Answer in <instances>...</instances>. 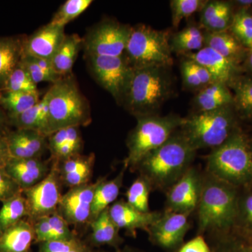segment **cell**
<instances>
[{
    "mask_svg": "<svg viewBox=\"0 0 252 252\" xmlns=\"http://www.w3.org/2000/svg\"><path fill=\"white\" fill-rule=\"evenodd\" d=\"M196 150L177 130L158 148L142 159L137 167L152 189L166 192L190 167Z\"/></svg>",
    "mask_w": 252,
    "mask_h": 252,
    "instance_id": "1",
    "label": "cell"
},
{
    "mask_svg": "<svg viewBox=\"0 0 252 252\" xmlns=\"http://www.w3.org/2000/svg\"><path fill=\"white\" fill-rule=\"evenodd\" d=\"M235 187L207 173L203 177L198 210L201 233L214 235L233 229L238 217V198Z\"/></svg>",
    "mask_w": 252,
    "mask_h": 252,
    "instance_id": "2",
    "label": "cell"
},
{
    "mask_svg": "<svg viewBox=\"0 0 252 252\" xmlns=\"http://www.w3.org/2000/svg\"><path fill=\"white\" fill-rule=\"evenodd\" d=\"M170 67L133 68L123 105L136 118L155 115L173 92Z\"/></svg>",
    "mask_w": 252,
    "mask_h": 252,
    "instance_id": "3",
    "label": "cell"
},
{
    "mask_svg": "<svg viewBox=\"0 0 252 252\" xmlns=\"http://www.w3.org/2000/svg\"><path fill=\"white\" fill-rule=\"evenodd\" d=\"M207 173L237 188L252 183L251 146L239 129L207 157Z\"/></svg>",
    "mask_w": 252,
    "mask_h": 252,
    "instance_id": "4",
    "label": "cell"
},
{
    "mask_svg": "<svg viewBox=\"0 0 252 252\" xmlns=\"http://www.w3.org/2000/svg\"><path fill=\"white\" fill-rule=\"evenodd\" d=\"M49 97V136L69 127L91 122L90 107L72 74L62 77L46 92Z\"/></svg>",
    "mask_w": 252,
    "mask_h": 252,
    "instance_id": "5",
    "label": "cell"
},
{
    "mask_svg": "<svg viewBox=\"0 0 252 252\" xmlns=\"http://www.w3.org/2000/svg\"><path fill=\"white\" fill-rule=\"evenodd\" d=\"M137 125L127 136V156L124 160L126 170L136 171L142 159L165 143L180 128L183 118L175 114H158L137 118Z\"/></svg>",
    "mask_w": 252,
    "mask_h": 252,
    "instance_id": "6",
    "label": "cell"
},
{
    "mask_svg": "<svg viewBox=\"0 0 252 252\" xmlns=\"http://www.w3.org/2000/svg\"><path fill=\"white\" fill-rule=\"evenodd\" d=\"M233 106L183 118L180 131L195 150L220 147L236 131Z\"/></svg>",
    "mask_w": 252,
    "mask_h": 252,
    "instance_id": "7",
    "label": "cell"
},
{
    "mask_svg": "<svg viewBox=\"0 0 252 252\" xmlns=\"http://www.w3.org/2000/svg\"><path fill=\"white\" fill-rule=\"evenodd\" d=\"M170 33L158 31L144 24L132 27L124 55L132 68L170 67L173 64Z\"/></svg>",
    "mask_w": 252,
    "mask_h": 252,
    "instance_id": "8",
    "label": "cell"
},
{
    "mask_svg": "<svg viewBox=\"0 0 252 252\" xmlns=\"http://www.w3.org/2000/svg\"><path fill=\"white\" fill-rule=\"evenodd\" d=\"M85 59L91 74L99 85L108 91L118 104H123L133 71L125 55H85Z\"/></svg>",
    "mask_w": 252,
    "mask_h": 252,
    "instance_id": "9",
    "label": "cell"
},
{
    "mask_svg": "<svg viewBox=\"0 0 252 252\" xmlns=\"http://www.w3.org/2000/svg\"><path fill=\"white\" fill-rule=\"evenodd\" d=\"M132 27L104 20L89 29L82 39L87 56H121L125 53Z\"/></svg>",
    "mask_w": 252,
    "mask_h": 252,
    "instance_id": "10",
    "label": "cell"
},
{
    "mask_svg": "<svg viewBox=\"0 0 252 252\" xmlns=\"http://www.w3.org/2000/svg\"><path fill=\"white\" fill-rule=\"evenodd\" d=\"M62 183L56 167L51 164V171L41 182L22 190L27 201L32 223L57 211L62 198Z\"/></svg>",
    "mask_w": 252,
    "mask_h": 252,
    "instance_id": "11",
    "label": "cell"
},
{
    "mask_svg": "<svg viewBox=\"0 0 252 252\" xmlns=\"http://www.w3.org/2000/svg\"><path fill=\"white\" fill-rule=\"evenodd\" d=\"M203 185V176L194 167L166 191V210L190 215L198 207Z\"/></svg>",
    "mask_w": 252,
    "mask_h": 252,
    "instance_id": "12",
    "label": "cell"
},
{
    "mask_svg": "<svg viewBox=\"0 0 252 252\" xmlns=\"http://www.w3.org/2000/svg\"><path fill=\"white\" fill-rule=\"evenodd\" d=\"M98 182L97 179L94 183L69 189L63 194L57 212L68 224L76 227L89 225L94 193Z\"/></svg>",
    "mask_w": 252,
    "mask_h": 252,
    "instance_id": "13",
    "label": "cell"
},
{
    "mask_svg": "<svg viewBox=\"0 0 252 252\" xmlns=\"http://www.w3.org/2000/svg\"><path fill=\"white\" fill-rule=\"evenodd\" d=\"M186 214L165 211L149 227L147 233L150 241L167 251L180 249L190 228Z\"/></svg>",
    "mask_w": 252,
    "mask_h": 252,
    "instance_id": "14",
    "label": "cell"
},
{
    "mask_svg": "<svg viewBox=\"0 0 252 252\" xmlns=\"http://www.w3.org/2000/svg\"><path fill=\"white\" fill-rule=\"evenodd\" d=\"M65 36L64 28L49 23L23 39V56L51 61Z\"/></svg>",
    "mask_w": 252,
    "mask_h": 252,
    "instance_id": "15",
    "label": "cell"
},
{
    "mask_svg": "<svg viewBox=\"0 0 252 252\" xmlns=\"http://www.w3.org/2000/svg\"><path fill=\"white\" fill-rule=\"evenodd\" d=\"M109 212L118 228L125 230L126 234L132 238H136L137 230L147 232L150 225L161 215L158 212L139 211L123 199L113 203Z\"/></svg>",
    "mask_w": 252,
    "mask_h": 252,
    "instance_id": "16",
    "label": "cell"
},
{
    "mask_svg": "<svg viewBox=\"0 0 252 252\" xmlns=\"http://www.w3.org/2000/svg\"><path fill=\"white\" fill-rule=\"evenodd\" d=\"M5 137L11 158H41L49 150L47 136L37 131L16 129L8 131Z\"/></svg>",
    "mask_w": 252,
    "mask_h": 252,
    "instance_id": "17",
    "label": "cell"
},
{
    "mask_svg": "<svg viewBox=\"0 0 252 252\" xmlns=\"http://www.w3.org/2000/svg\"><path fill=\"white\" fill-rule=\"evenodd\" d=\"M95 162L94 153L77 155L59 162H51L57 170L63 186L72 189L90 183Z\"/></svg>",
    "mask_w": 252,
    "mask_h": 252,
    "instance_id": "18",
    "label": "cell"
},
{
    "mask_svg": "<svg viewBox=\"0 0 252 252\" xmlns=\"http://www.w3.org/2000/svg\"><path fill=\"white\" fill-rule=\"evenodd\" d=\"M51 169V160L41 158L11 159L4 170L23 190L31 188L45 179Z\"/></svg>",
    "mask_w": 252,
    "mask_h": 252,
    "instance_id": "19",
    "label": "cell"
},
{
    "mask_svg": "<svg viewBox=\"0 0 252 252\" xmlns=\"http://www.w3.org/2000/svg\"><path fill=\"white\" fill-rule=\"evenodd\" d=\"M185 56L205 68L213 78L215 82L228 86L240 75V66L230 62L221 55L206 46L196 52L185 55Z\"/></svg>",
    "mask_w": 252,
    "mask_h": 252,
    "instance_id": "20",
    "label": "cell"
},
{
    "mask_svg": "<svg viewBox=\"0 0 252 252\" xmlns=\"http://www.w3.org/2000/svg\"><path fill=\"white\" fill-rule=\"evenodd\" d=\"M109 208L89 223L91 232L86 241L94 248L107 245L117 250L121 248L124 240L119 234L120 229L110 216Z\"/></svg>",
    "mask_w": 252,
    "mask_h": 252,
    "instance_id": "21",
    "label": "cell"
},
{
    "mask_svg": "<svg viewBox=\"0 0 252 252\" xmlns=\"http://www.w3.org/2000/svg\"><path fill=\"white\" fill-rule=\"evenodd\" d=\"M204 46L210 48L230 62L240 66L246 59L248 49L243 46L231 33L204 32Z\"/></svg>",
    "mask_w": 252,
    "mask_h": 252,
    "instance_id": "22",
    "label": "cell"
},
{
    "mask_svg": "<svg viewBox=\"0 0 252 252\" xmlns=\"http://www.w3.org/2000/svg\"><path fill=\"white\" fill-rule=\"evenodd\" d=\"M34 242L32 223L24 219L0 234V252H32Z\"/></svg>",
    "mask_w": 252,
    "mask_h": 252,
    "instance_id": "23",
    "label": "cell"
},
{
    "mask_svg": "<svg viewBox=\"0 0 252 252\" xmlns=\"http://www.w3.org/2000/svg\"><path fill=\"white\" fill-rule=\"evenodd\" d=\"M35 242L34 244L61 241L77 236L69 225L57 211L33 222Z\"/></svg>",
    "mask_w": 252,
    "mask_h": 252,
    "instance_id": "24",
    "label": "cell"
},
{
    "mask_svg": "<svg viewBox=\"0 0 252 252\" xmlns=\"http://www.w3.org/2000/svg\"><path fill=\"white\" fill-rule=\"evenodd\" d=\"M233 7L229 2L219 0L207 1L201 10L200 23L206 32H220L230 29Z\"/></svg>",
    "mask_w": 252,
    "mask_h": 252,
    "instance_id": "25",
    "label": "cell"
},
{
    "mask_svg": "<svg viewBox=\"0 0 252 252\" xmlns=\"http://www.w3.org/2000/svg\"><path fill=\"white\" fill-rule=\"evenodd\" d=\"M197 93L193 99L196 112H211L233 106V94L225 84L214 82Z\"/></svg>",
    "mask_w": 252,
    "mask_h": 252,
    "instance_id": "26",
    "label": "cell"
},
{
    "mask_svg": "<svg viewBox=\"0 0 252 252\" xmlns=\"http://www.w3.org/2000/svg\"><path fill=\"white\" fill-rule=\"evenodd\" d=\"M126 170L124 167L119 175L111 180H107V177L98 178V185L96 187L93 200L90 223L115 203L120 193Z\"/></svg>",
    "mask_w": 252,
    "mask_h": 252,
    "instance_id": "27",
    "label": "cell"
},
{
    "mask_svg": "<svg viewBox=\"0 0 252 252\" xmlns=\"http://www.w3.org/2000/svg\"><path fill=\"white\" fill-rule=\"evenodd\" d=\"M47 94L35 105L27 111L9 119V125L16 129H28L49 135V107Z\"/></svg>",
    "mask_w": 252,
    "mask_h": 252,
    "instance_id": "28",
    "label": "cell"
},
{
    "mask_svg": "<svg viewBox=\"0 0 252 252\" xmlns=\"http://www.w3.org/2000/svg\"><path fill=\"white\" fill-rule=\"evenodd\" d=\"M82 38L78 34H69L64 37L51 61L54 72L60 77H64L72 72L78 54L82 48Z\"/></svg>",
    "mask_w": 252,
    "mask_h": 252,
    "instance_id": "29",
    "label": "cell"
},
{
    "mask_svg": "<svg viewBox=\"0 0 252 252\" xmlns=\"http://www.w3.org/2000/svg\"><path fill=\"white\" fill-rule=\"evenodd\" d=\"M23 56V39L0 37V91Z\"/></svg>",
    "mask_w": 252,
    "mask_h": 252,
    "instance_id": "30",
    "label": "cell"
},
{
    "mask_svg": "<svg viewBox=\"0 0 252 252\" xmlns=\"http://www.w3.org/2000/svg\"><path fill=\"white\" fill-rule=\"evenodd\" d=\"M233 107L241 119L252 120V75H238L230 83Z\"/></svg>",
    "mask_w": 252,
    "mask_h": 252,
    "instance_id": "31",
    "label": "cell"
},
{
    "mask_svg": "<svg viewBox=\"0 0 252 252\" xmlns=\"http://www.w3.org/2000/svg\"><path fill=\"white\" fill-rule=\"evenodd\" d=\"M212 252H252V234L234 227L215 235Z\"/></svg>",
    "mask_w": 252,
    "mask_h": 252,
    "instance_id": "32",
    "label": "cell"
},
{
    "mask_svg": "<svg viewBox=\"0 0 252 252\" xmlns=\"http://www.w3.org/2000/svg\"><path fill=\"white\" fill-rule=\"evenodd\" d=\"M39 93L0 91V107L6 112L8 120L26 112L39 101Z\"/></svg>",
    "mask_w": 252,
    "mask_h": 252,
    "instance_id": "33",
    "label": "cell"
},
{
    "mask_svg": "<svg viewBox=\"0 0 252 252\" xmlns=\"http://www.w3.org/2000/svg\"><path fill=\"white\" fill-rule=\"evenodd\" d=\"M172 53L187 55L204 47V32L198 26H189L170 37Z\"/></svg>",
    "mask_w": 252,
    "mask_h": 252,
    "instance_id": "34",
    "label": "cell"
},
{
    "mask_svg": "<svg viewBox=\"0 0 252 252\" xmlns=\"http://www.w3.org/2000/svg\"><path fill=\"white\" fill-rule=\"evenodd\" d=\"M28 217V203L22 192L5 200L0 209V234Z\"/></svg>",
    "mask_w": 252,
    "mask_h": 252,
    "instance_id": "35",
    "label": "cell"
},
{
    "mask_svg": "<svg viewBox=\"0 0 252 252\" xmlns=\"http://www.w3.org/2000/svg\"><path fill=\"white\" fill-rule=\"evenodd\" d=\"M184 87L189 91H197L215 82L205 68L192 60L185 58L180 64Z\"/></svg>",
    "mask_w": 252,
    "mask_h": 252,
    "instance_id": "36",
    "label": "cell"
},
{
    "mask_svg": "<svg viewBox=\"0 0 252 252\" xmlns=\"http://www.w3.org/2000/svg\"><path fill=\"white\" fill-rule=\"evenodd\" d=\"M19 64L24 68L36 85L41 82L54 84L62 77L56 74L51 61L48 60L22 56Z\"/></svg>",
    "mask_w": 252,
    "mask_h": 252,
    "instance_id": "37",
    "label": "cell"
},
{
    "mask_svg": "<svg viewBox=\"0 0 252 252\" xmlns=\"http://www.w3.org/2000/svg\"><path fill=\"white\" fill-rule=\"evenodd\" d=\"M152 189L150 182L145 177L140 175L126 191V202L139 211L151 212L149 198Z\"/></svg>",
    "mask_w": 252,
    "mask_h": 252,
    "instance_id": "38",
    "label": "cell"
},
{
    "mask_svg": "<svg viewBox=\"0 0 252 252\" xmlns=\"http://www.w3.org/2000/svg\"><path fill=\"white\" fill-rule=\"evenodd\" d=\"M48 146L51 155L66 144L75 147L79 152L84 148V141L79 127H69L61 129L50 134L47 137Z\"/></svg>",
    "mask_w": 252,
    "mask_h": 252,
    "instance_id": "39",
    "label": "cell"
},
{
    "mask_svg": "<svg viewBox=\"0 0 252 252\" xmlns=\"http://www.w3.org/2000/svg\"><path fill=\"white\" fill-rule=\"evenodd\" d=\"M92 2V0H67L54 14L49 24L64 28L67 23L84 13Z\"/></svg>",
    "mask_w": 252,
    "mask_h": 252,
    "instance_id": "40",
    "label": "cell"
},
{
    "mask_svg": "<svg viewBox=\"0 0 252 252\" xmlns=\"http://www.w3.org/2000/svg\"><path fill=\"white\" fill-rule=\"evenodd\" d=\"M231 34L247 49L252 47V15L248 11L240 10L233 14L230 25Z\"/></svg>",
    "mask_w": 252,
    "mask_h": 252,
    "instance_id": "41",
    "label": "cell"
},
{
    "mask_svg": "<svg viewBox=\"0 0 252 252\" xmlns=\"http://www.w3.org/2000/svg\"><path fill=\"white\" fill-rule=\"evenodd\" d=\"M37 252H104L89 245L79 236L61 240L39 244Z\"/></svg>",
    "mask_w": 252,
    "mask_h": 252,
    "instance_id": "42",
    "label": "cell"
},
{
    "mask_svg": "<svg viewBox=\"0 0 252 252\" xmlns=\"http://www.w3.org/2000/svg\"><path fill=\"white\" fill-rule=\"evenodd\" d=\"M0 91L14 92H38L37 85L33 82L28 72L18 63L17 67L10 74L2 89Z\"/></svg>",
    "mask_w": 252,
    "mask_h": 252,
    "instance_id": "43",
    "label": "cell"
},
{
    "mask_svg": "<svg viewBox=\"0 0 252 252\" xmlns=\"http://www.w3.org/2000/svg\"><path fill=\"white\" fill-rule=\"evenodd\" d=\"M207 1L203 0H172L170 9L174 27H178L184 18L190 17L194 13L201 11Z\"/></svg>",
    "mask_w": 252,
    "mask_h": 252,
    "instance_id": "44",
    "label": "cell"
},
{
    "mask_svg": "<svg viewBox=\"0 0 252 252\" xmlns=\"http://www.w3.org/2000/svg\"><path fill=\"white\" fill-rule=\"evenodd\" d=\"M235 227L252 234V191L239 195L238 217Z\"/></svg>",
    "mask_w": 252,
    "mask_h": 252,
    "instance_id": "45",
    "label": "cell"
},
{
    "mask_svg": "<svg viewBox=\"0 0 252 252\" xmlns=\"http://www.w3.org/2000/svg\"><path fill=\"white\" fill-rule=\"evenodd\" d=\"M22 192L16 182L4 170L0 169V202L12 198Z\"/></svg>",
    "mask_w": 252,
    "mask_h": 252,
    "instance_id": "46",
    "label": "cell"
},
{
    "mask_svg": "<svg viewBox=\"0 0 252 252\" xmlns=\"http://www.w3.org/2000/svg\"><path fill=\"white\" fill-rule=\"evenodd\" d=\"M178 252H212L203 235H198L182 245Z\"/></svg>",
    "mask_w": 252,
    "mask_h": 252,
    "instance_id": "47",
    "label": "cell"
},
{
    "mask_svg": "<svg viewBox=\"0 0 252 252\" xmlns=\"http://www.w3.org/2000/svg\"><path fill=\"white\" fill-rule=\"evenodd\" d=\"M11 158L5 135L0 134V169L4 168Z\"/></svg>",
    "mask_w": 252,
    "mask_h": 252,
    "instance_id": "48",
    "label": "cell"
},
{
    "mask_svg": "<svg viewBox=\"0 0 252 252\" xmlns=\"http://www.w3.org/2000/svg\"><path fill=\"white\" fill-rule=\"evenodd\" d=\"M9 126L7 116L4 110L0 107V134L5 135L9 131L8 126Z\"/></svg>",
    "mask_w": 252,
    "mask_h": 252,
    "instance_id": "49",
    "label": "cell"
},
{
    "mask_svg": "<svg viewBox=\"0 0 252 252\" xmlns=\"http://www.w3.org/2000/svg\"><path fill=\"white\" fill-rule=\"evenodd\" d=\"M245 64L252 75V47L248 49V55L245 61Z\"/></svg>",
    "mask_w": 252,
    "mask_h": 252,
    "instance_id": "50",
    "label": "cell"
},
{
    "mask_svg": "<svg viewBox=\"0 0 252 252\" xmlns=\"http://www.w3.org/2000/svg\"><path fill=\"white\" fill-rule=\"evenodd\" d=\"M237 4L240 6V10H245L247 11L248 8L250 7L252 5V1H235Z\"/></svg>",
    "mask_w": 252,
    "mask_h": 252,
    "instance_id": "51",
    "label": "cell"
},
{
    "mask_svg": "<svg viewBox=\"0 0 252 252\" xmlns=\"http://www.w3.org/2000/svg\"><path fill=\"white\" fill-rule=\"evenodd\" d=\"M115 252H143L137 249L130 248V247L126 246L124 248H119V250H116Z\"/></svg>",
    "mask_w": 252,
    "mask_h": 252,
    "instance_id": "52",
    "label": "cell"
},
{
    "mask_svg": "<svg viewBox=\"0 0 252 252\" xmlns=\"http://www.w3.org/2000/svg\"><path fill=\"white\" fill-rule=\"evenodd\" d=\"M251 152H252V146H251Z\"/></svg>",
    "mask_w": 252,
    "mask_h": 252,
    "instance_id": "53",
    "label": "cell"
}]
</instances>
